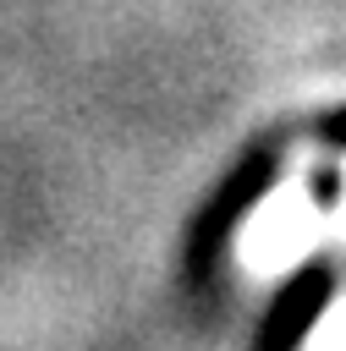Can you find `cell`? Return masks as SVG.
Returning a JSON list of instances; mask_svg holds the SVG:
<instances>
[{
	"label": "cell",
	"mask_w": 346,
	"mask_h": 351,
	"mask_svg": "<svg viewBox=\"0 0 346 351\" xmlns=\"http://www.w3.org/2000/svg\"><path fill=\"white\" fill-rule=\"evenodd\" d=\"M319 241H324V208H319V197H313V186L302 176H286L242 219V230H236V263L253 280H280Z\"/></svg>",
	"instance_id": "obj_1"
},
{
	"label": "cell",
	"mask_w": 346,
	"mask_h": 351,
	"mask_svg": "<svg viewBox=\"0 0 346 351\" xmlns=\"http://www.w3.org/2000/svg\"><path fill=\"white\" fill-rule=\"evenodd\" d=\"M324 241H346V159H341V197L324 214Z\"/></svg>",
	"instance_id": "obj_3"
},
{
	"label": "cell",
	"mask_w": 346,
	"mask_h": 351,
	"mask_svg": "<svg viewBox=\"0 0 346 351\" xmlns=\"http://www.w3.org/2000/svg\"><path fill=\"white\" fill-rule=\"evenodd\" d=\"M302 351H346V291H335V296H330V307L313 318V329H308Z\"/></svg>",
	"instance_id": "obj_2"
}]
</instances>
